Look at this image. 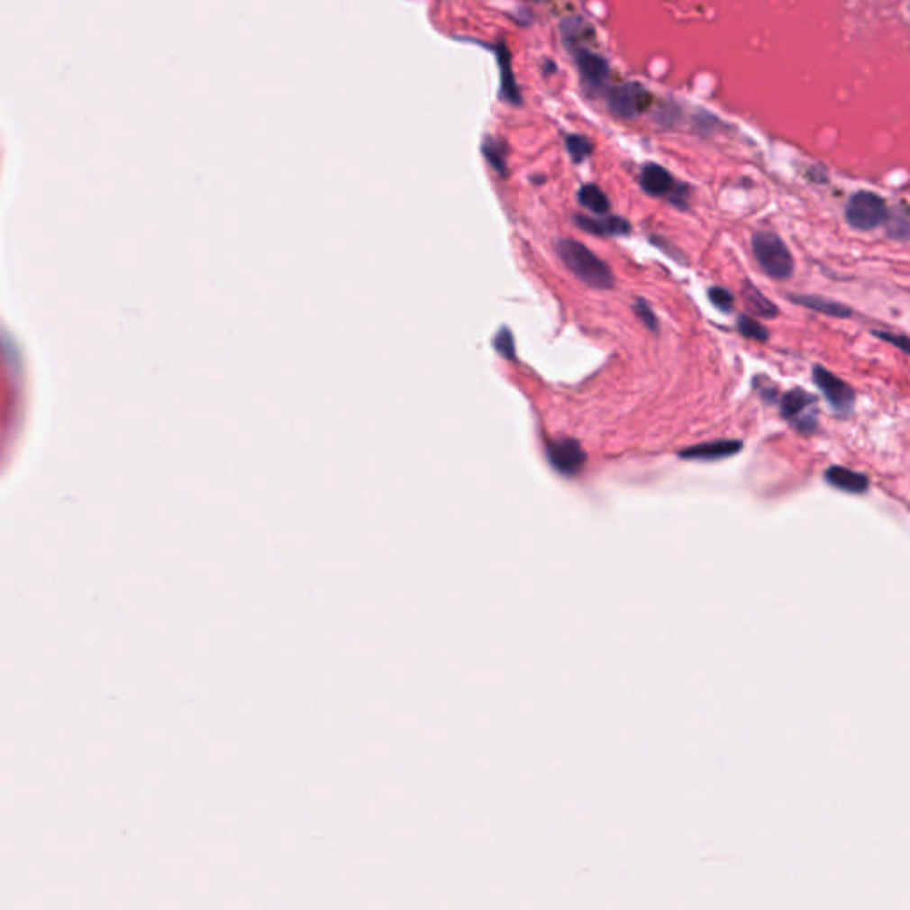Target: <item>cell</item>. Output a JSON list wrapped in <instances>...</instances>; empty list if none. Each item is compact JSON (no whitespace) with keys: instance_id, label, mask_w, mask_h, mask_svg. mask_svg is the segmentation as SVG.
<instances>
[{"instance_id":"6da1fadb","label":"cell","mask_w":910,"mask_h":910,"mask_svg":"<svg viewBox=\"0 0 910 910\" xmlns=\"http://www.w3.org/2000/svg\"><path fill=\"white\" fill-rule=\"evenodd\" d=\"M557 251L566 267L588 287L608 290L615 285V278L608 263L592 253L586 244L573 239H564L557 244Z\"/></svg>"},{"instance_id":"7a4b0ae2","label":"cell","mask_w":910,"mask_h":910,"mask_svg":"<svg viewBox=\"0 0 910 910\" xmlns=\"http://www.w3.org/2000/svg\"><path fill=\"white\" fill-rule=\"evenodd\" d=\"M752 253L760 267L774 279H787L793 274L795 261L787 246L776 233L758 232L752 237Z\"/></svg>"},{"instance_id":"3957f363","label":"cell","mask_w":910,"mask_h":910,"mask_svg":"<svg viewBox=\"0 0 910 910\" xmlns=\"http://www.w3.org/2000/svg\"><path fill=\"white\" fill-rule=\"evenodd\" d=\"M887 206L880 196L860 191L851 196L846 203V221L850 226L860 232L875 230L887 219Z\"/></svg>"},{"instance_id":"277c9868","label":"cell","mask_w":910,"mask_h":910,"mask_svg":"<svg viewBox=\"0 0 910 910\" xmlns=\"http://www.w3.org/2000/svg\"><path fill=\"white\" fill-rule=\"evenodd\" d=\"M550 464L566 477H577L586 468L587 455L582 445L575 440L562 438L551 440L546 445Z\"/></svg>"},{"instance_id":"5b68a950","label":"cell","mask_w":910,"mask_h":910,"mask_svg":"<svg viewBox=\"0 0 910 910\" xmlns=\"http://www.w3.org/2000/svg\"><path fill=\"white\" fill-rule=\"evenodd\" d=\"M813 379L820 391L825 395V398L829 400V404L833 405L834 411L843 413V414L851 411L855 395L843 379H840L838 376H834L833 372H829L818 365L813 369Z\"/></svg>"},{"instance_id":"8992f818","label":"cell","mask_w":910,"mask_h":910,"mask_svg":"<svg viewBox=\"0 0 910 910\" xmlns=\"http://www.w3.org/2000/svg\"><path fill=\"white\" fill-rule=\"evenodd\" d=\"M650 105V93L639 84H624L612 91L610 107L619 116H635Z\"/></svg>"},{"instance_id":"52a82bcc","label":"cell","mask_w":910,"mask_h":910,"mask_svg":"<svg viewBox=\"0 0 910 910\" xmlns=\"http://www.w3.org/2000/svg\"><path fill=\"white\" fill-rule=\"evenodd\" d=\"M641 186L642 189L651 196H672L674 203H679L678 193H676V182L670 177L667 169L661 166L650 164L642 169L641 175Z\"/></svg>"},{"instance_id":"ba28073f","label":"cell","mask_w":910,"mask_h":910,"mask_svg":"<svg viewBox=\"0 0 910 910\" xmlns=\"http://www.w3.org/2000/svg\"><path fill=\"white\" fill-rule=\"evenodd\" d=\"M825 480L843 491V493H850V495H862L868 491L869 487V480L866 475L862 473H857V471H851L848 468H843V466H833L825 471Z\"/></svg>"},{"instance_id":"9c48e42d","label":"cell","mask_w":910,"mask_h":910,"mask_svg":"<svg viewBox=\"0 0 910 910\" xmlns=\"http://www.w3.org/2000/svg\"><path fill=\"white\" fill-rule=\"evenodd\" d=\"M575 223L592 235L605 237V235H626L632 232V226L626 219L623 217H614L608 215L605 219H590L586 215H575Z\"/></svg>"},{"instance_id":"30bf717a","label":"cell","mask_w":910,"mask_h":910,"mask_svg":"<svg viewBox=\"0 0 910 910\" xmlns=\"http://www.w3.org/2000/svg\"><path fill=\"white\" fill-rule=\"evenodd\" d=\"M740 450H742L740 441H712L690 447L679 455L685 459H697V460H718L738 454Z\"/></svg>"},{"instance_id":"8fae6325","label":"cell","mask_w":910,"mask_h":910,"mask_svg":"<svg viewBox=\"0 0 910 910\" xmlns=\"http://www.w3.org/2000/svg\"><path fill=\"white\" fill-rule=\"evenodd\" d=\"M789 301H793L804 308H809L813 312H818L822 315H827V317L845 319V317L851 315V310L845 305L834 303V301H829L824 297H816V296H789Z\"/></svg>"},{"instance_id":"7c38bea8","label":"cell","mask_w":910,"mask_h":910,"mask_svg":"<svg viewBox=\"0 0 910 910\" xmlns=\"http://www.w3.org/2000/svg\"><path fill=\"white\" fill-rule=\"evenodd\" d=\"M577 61H578V68H580L584 80L590 87H601L605 84V80L608 77V66L599 56L582 50V52H578Z\"/></svg>"},{"instance_id":"4fadbf2b","label":"cell","mask_w":910,"mask_h":910,"mask_svg":"<svg viewBox=\"0 0 910 910\" xmlns=\"http://www.w3.org/2000/svg\"><path fill=\"white\" fill-rule=\"evenodd\" d=\"M742 297L745 301V306L756 315V317H761V319H774L779 315V308L770 301L767 299L760 288H756L754 285L751 283H743V290H742Z\"/></svg>"},{"instance_id":"5bb4252c","label":"cell","mask_w":910,"mask_h":910,"mask_svg":"<svg viewBox=\"0 0 910 910\" xmlns=\"http://www.w3.org/2000/svg\"><path fill=\"white\" fill-rule=\"evenodd\" d=\"M814 402V398L800 388L789 390L780 400V413L786 420H796V425L802 420V413L809 409V405Z\"/></svg>"},{"instance_id":"9a60e30c","label":"cell","mask_w":910,"mask_h":910,"mask_svg":"<svg viewBox=\"0 0 910 910\" xmlns=\"http://www.w3.org/2000/svg\"><path fill=\"white\" fill-rule=\"evenodd\" d=\"M580 203L594 214H606L610 208V201L606 195L597 187V186H584L578 193Z\"/></svg>"},{"instance_id":"2e32d148","label":"cell","mask_w":910,"mask_h":910,"mask_svg":"<svg viewBox=\"0 0 910 910\" xmlns=\"http://www.w3.org/2000/svg\"><path fill=\"white\" fill-rule=\"evenodd\" d=\"M886 224H887V233L893 237V239H900V241H905V239H910V212L909 210H896L893 214H887V219H886Z\"/></svg>"},{"instance_id":"e0dca14e","label":"cell","mask_w":910,"mask_h":910,"mask_svg":"<svg viewBox=\"0 0 910 910\" xmlns=\"http://www.w3.org/2000/svg\"><path fill=\"white\" fill-rule=\"evenodd\" d=\"M738 329H740V332L745 338H752V340H758V341H767L769 340V331L765 329V325L760 324L758 321H754L751 317L742 315L738 319Z\"/></svg>"},{"instance_id":"ac0fdd59","label":"cell","mask_w":910,"mask_h":910,"mask_svg":"<svg viewBox=\"0 0 910 910\" xmlns=\"http://www.w3.org/2000/svg\"><path fill=\"white\" fill-rule=\"evenodd\" d=\"M495 349L496 352L505 358V359H516V354H514V338H513V332L504 327L500 329V332L495 336Z\"/></svg>"},{"instance_id":"d6986e66","label":"cell","mask_w":910,"mask_h":910,"mask_svg":"<svg viewBox=\"0 0 910 910\" xmlns=\"http://www.w3.org/2000/svg\"><path fill=\"white\" fill-rule=\"evenodd\" d=\"M710 301L714 303V306L718 308L720 312H731L733 306H734V297L729 290L725 288H720V287H714L710 288V294H708Z\"/></svg>"},{"instance_id":"ffe728a7","label":"cell","mask_w":910,"mask_h":910,"mask_svg":"<svg viewBox=\"0 0 910 910\" xmlns=\"http://www.w3.org/2000/svg\"><path fill=\"white\" fill-rule=\"evenodd\" d=\"M568 150L571 153V157L577 160V162H582L586 157L590 155L592 148L588 144V141H586L584 137L580 135H571L568 137Z\"/></svg>"},{"instance_id":"44dd1931","label":"cell","mask_w":910,"mask_h":910,"mask_svg":"<svg viewBox=\"0 0 910 910\" xmlns=\"http://www.w3.org/2000/svg\"><path fill=\"white\" fill-rule=\"evenodd\" d=\"M633 312L637 314V317L644 323V325L651 329L652 332H658L660 325H658V319L656 315L652 314L650 305L644 301V299H639L635 305H633Z\"/></svg>"},{"instance_id":"7402d4cb","label":"cell","mask_w":910,"mask_h":910,"mask_svg":"<svg viewBox=\"0 0 910 910\" xmlns=\"http://www.w3.org/2000/svg\"><path fill=\"white\" fill-rule=\"evenodd\" d=\"M873 334L891 345H895L896 349L904 350L905 354L910 356V338L905 336V334H895V332H884V331H873Z\"/></svg>"},{"instance_id":"603a6c76","label":"cell","mask_w":910,"mask_h":910,"mask_svg":"<svg viewBox=\"0 0 910 910\" xmlns=\"http://www.w3.org/2000/svg\"><path fill=\"white\" fill-rule=\"evenodd\" d=\"M535 2H542V0H535Z\"/></svg>"}]
</instances>
